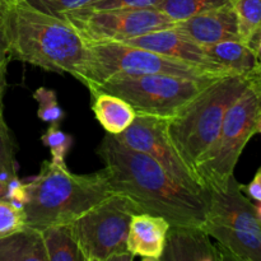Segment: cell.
Segmentation results:
<instances>
[{"label":"cell","mask_w":261,"mask_h":261,"mask_svg":"<svg viewBox=\"0 0 261 261\" xmlns=\"http://www.w3.org/2000/svg\"><path fill=\"white\" fill-rule=\"evenodd\" d=\"M112 193L132 199L142 213L167 219L172 226H203L206 196L181 185L155 160L107 133L97 148Z\"/></svg>","instance_id":"1"},{"label":"cell","mask_w":261,"mask_h":261,"mask_svg":"<svg viewBox=\"0 0 261 261\" xmlns=\"http://www.w3.org/2000/svg\"><path fill=\"white\" fill-rule=\"evenodd\" d=\"M10 60L53 73L83 75L87 43L65 18L36 9L25 0H14L10 9Z\"/></svg>","instance_id":"2"},{"label":"cell","mask_w":261,"mask_h":261,"mask_svg":"<svg viewBox=\"0 0 261 261\" xmlns=\"http://www.w3.org/2000/svg\"><path fill=\"white\" fill-rule=\"evenodd\" d=\"M25 226L42 231L54 224L74 223L86 212L112 195L105 171L78 175L45 161L37 176L25 181Z\"/></svg>","instance_id":"3"},{"label":"cell","mask_w":261,"mask_h":261,"mask_svg":"<svg viewBox=\"0 0 261 261\" xmlns=\"http://www.w3.org/2000/svg\"><path fill=\"white\" fill-rule=\"evenodd\" d=\"M247 87L246 78L222 76L203 89L178 114L168 119L171 140L184 162L194 172L199 158L218 137L228 109Z\"/></svg>","instance_id":"4"},{"label":"cell","mask_w":261,"mask_h":261,"mask_svg":"<svg viewBox=\"0 0 261 261\" xmlns=\"http://www.w3.org/2000/svg\"><path fill=\"white\" fill-rule=\"evenodd\" d=\"M260 117L259 96L249 86L229 107L218 137L196 163L195 172L206 191L227 185L245 147L257 134Z\"/></svg>","instance_id":"5"},{"label":"cell","mask_w":261,"mask_h":261,"mask_svg":"<svg viewBox=\"0 0 261 261\" xmlns=\"http://www.w3.org/2000/svg\"><path fill=\"white\" fill-rule=\"evenodd\" d=\"M87 43V63L79 82L88 89L109 79L126 76L167 75L200 78L212 75L200 66L191 65L153 51L122 42ZM219 78V76H218Z\"/></svg>","instance_id":"6"},{"label":"cell","mask_w":261,"mask_h":261,"mask_svg":"<svg viewBox=\"0 0 261 261\" xmlns=\"http://www.w3.org/2000/svg\"><path fill=\"white\" fill-rule=\"evenodd\" d=\"M216 79L218 76L186 78L153 74L109 79L88 91L89 93L107 92L121 97L132 105L137 114L171 119Z\"/></svg>","instance_id":"7"},{"label":"cell","mask_w":261,"mask_h":261,"mask_svg":"<svg viewBox=\"0 0 261 261\" xmlns=\"http://www.w3.org/2000/svg\"><path fill=\"white\" fill-rule=\"evenodd\" d=\"M139 206L121 194L114 193L79 217L73 223L86 261H133L127 250V234Z\"/></svg>","instance_id":"8"},{"label":"cell","mask_w":261,"mask_h":261,"mask_svg":"<svg viewBox=\"0 0 261 261\" xmlns=\"http://www.w3.org/2000/svg\"><path fill=\"white\" fill-rule=\"evenodd\" d=\"M63 18L73 24L86 42H124L153 31L175 27L177 23L157 8L145 9H75Z\"/></svg>","instance_id":"9"},{"label":"cell","mask_w":261,"mask_h":261,"mask_svg":"<svg viewBox=\"0 0 261 261\" xmlns=\"http://www.w3.org/2000/svg\"><path fill=\"white\" fill-rule=\"evenodd\" d=\"M115 137L127 147L150 155L189 190L208 195L198 175L184 162L176 150L168 134V117L137 114L133 124Z\"/></svg>","instance_id":"10"},{"label":"cell","mask_w":261,"mask_h":261,"mask_svg":"<svg viewBox=\"0 0 261 261\" xmlns=\"http://www.w3.org/2000/svg\"><path fill=\"white\" fill-rule=\"evenodd\" d=\"M239 233L261 236V223L256 217L255 204L241 190L234 176L222 189L208 191L205 221Z\"/></svg>","instance_id":"11"},{"label":"cell","mask_w":261,"mask_h":261,"mask_svg":"<svg viewBox=\"0 0 261 261\" xmlns=\"http://www.w3.org/2000/svg\"><path fill=\"white\" fill-rule=\"evenodd\" d=\"M122 43L142 47L191 65L200 66L201 69L216 76H228V74L216 63L212 60L205 53L203 46L196 43L186 36L182 31L177 27L165 28V30L153 31L145 33L143 36L124 41Z\"/></svg>","instance_id":"12"},{"label":"cell","mask_w":261,"mask_h":261,"mask_svg":"<svg viewBox=\"0 0 261 261\" xmlns=\"http://www.w3.org/2000/svg\"><path fill=\"white\" fill-rule=\"evenodd\" d=\"M218 246L203 226H172L160 261H223Z\"/></svg>","instance_id":"13"},{"label":"cell","mask_w":261,"mask_h":261,"mask_svg":"<svg viewBox=\"0 0 261 261\" xmlns=\"http://www.w3.org/2000/svg\"><path fill=\"white\" fill-rule=\"evenodd\" d=\"M176 27L200 46L240 40L239 22L231 4L200 13L178 22Z\"/></svg>","instance_id":"14"},{"label":"cell","mask_w":261,"mask_h":261,"mask_svg":"<svg viewBox=\"0 0 261 261\" xmlns=\"http://www.w3.org/2000/svg\"><path fill=\"white\" fill-rule=\"evenodd\" d=\"M170 227V222L161 216L134 214L127 234V250L134 257L139 256L145 261H160Z\"/></svg>","instance_id":"15"},{"label":"cell","mask_w":261,"mask_h":261,"mask_svg":"<svg viewBox=\"0 0 261 261\" xmlns=\"http://www.w3.org/2000/svg\"><path fill=\"white\" fill-rule=\"evenodd\" d=\"M92 97V111L97 121L111 135H119L134 121L137 112L124 98L107 92H94Z\"/></svg>","instance_id":"16"},{"label":"cell","mask_w":261,"mask_h":261,"mask_svg":"<svg viewBox=\"0 0 261 261\" xmlns=\"http://www.w3.org/2000/svg\"><path fill=\"white\" fill-rule=\"evenodd\" d=\"M204 50L228 75L249 79L256 66L254 50L242 41H223L205 46Z\"/></svg>","instance_id":"17"},{"label":"cell","mask_w":261,"mask_h":261,"mask_svg":"<svg viewBox=\"0 0 261 261\" xmlns=\"http://www.w3.org/2000/svg\"><path fill=\"white\" fill-rule=\"evenodd\" d=\"M0 261H47L41 231L24 226L0 239Z\"/></svg>","instance_id":"18"},{"label":"cell","mask_w":261,"mask_h":261,"mask_svg":"<svg viewBox=\"0 0 261 261\" xmlns=\"http://www.w3.org/2000/svg\"><path fill=\"white\" fill-rule=\"evenodd\" d=\"M47 261H86L73 223L48 226L41 231Z\"/></svg>","instance_id":"19"},{"label":"cell","mask_w":261,"mask_h":261,"mask_svg":"<svg viewBox=\"0 0 261 261\" xmlns=\"http://www.w3.org/2000/svg\"><path fill=\"white\" fill-rule=\"evenodd\" d=\"M231 4V0H162L157 9L178 23L208 10Z\"/></svg>","instance_id":"20"},{"label":"cell","mask_w":261,"mask_h":261,"mask_svg":"<svg viewBox=\"0 0 261 261\" xmlns=\"http://www.w3.org/2000/svg\"><path fill=\"white\" fill-rule=\"evenodd\" d=\"M239 22L240 40L249 45L261 31V0H231Z\"/></svg>","instance_id":"21"},{"label":"cell","mask_w":261,"mask_h":261,"mask_svg":"<svg viewBox=\"0 0 261 261\" xmlns=\"http://www.w3.org/2000/svg\"><path fill=\"white\" fill-rule=\"evenodd\" d=\"M15 152L17 143L5 122L3 111H0V180L4 182H9L12 178L18 176Z\"/></svg>","instance_id":"22"},{"label":"cell","mask_w":261,"mask_h":261,"mask_svg":"<svg viewBox=\"0 0 261 261\" xmlns=\"http://www.w3.org/2000/svg\"><path fill=\"white\" fill-rule=\"evenodd\" d=\"M41 142L50 149L51 162L59 166H65V158L73 145V137L60 129L59 124H50L46 133L41 137Z\"/></svg>","instance_id":"23"},{"label":"cell","mask_w":261,"mask_h":261,"mask_svg":"<svg viewBox=\"0 0 261 261\" xmlns=\"http://www.w3.org/2000/svg\"><path fill=\"white\" fill-rule=\"evenodd\" d=\"M33 98L38 103L37 117L48 124H60L65 117V112L58 102V96L54 89L40 87L33 92Z\"/></svg>","instance_id":"24"},{"label":"cell","mask_w":261,"mask_h":261,"mask_svg":"<svg viewBox=\"0 0 261 261\" xmlns=\"http://www.w3.org/2000/svg\"><path fill=\"white\" fill-rule=\"evenodd\" d=\"M24 226L23 209L8 200H0V239L19 231Z\"/></svg>","instance_id":"25"},{"label":"cell","mask_w":261,"mask_h":261,"mask_svg":"<svg viewBox=\"0 0 261 261\" xmlns=\"http://www.w3.org/2000/svg\"><path fill=\"white\" fill-rule=\"evenodd\" d=\"M25 2L41 12L63 18L65 13L86 7L93 0H25Z\"/></svg>","instance_id":"26"},{"label":"cell","mask_w":261,"mask_h":261,"mask_svg":"<svg viewBox=\"0 0 261 261\" xmlns=\"http://www.w3.org/2000/svg\"><path fill=\"white\" fill-rule=\"evenodd\" d=\"M14 0H0V66H8L10 50V9Z\"/></svg>","instance_id":"27"},{"label":"cell","mask_w":261,"mask_h":261,"mask_svg":"<svg viewBox=\"0 0 261 261\" xmlns=\"http://www.w3.org/2000/svg\"><path fill=\"white\" fill-rule=\"evenodd\" d=\"M161 3H162V0H93L91 4L79 8V9H145V8H158Z\"/></svg>","instance_id":"28"},{"label":"cell","mask_w":261,"mask_h":261,"mask_svg":"<svg viewBox=\"0 0 261 261\" xmlns=\"http://www.w3.org/2000/svg\"><path fill=\"white\" fill-rule=\"evenodd\" d=\"M241 190L249 199L255 200L256 203H261V166L257 168L251 182L247 184V185L241 184Z\"/></svg>","instance_id":"29"},{"label":"cell","mask_w":261,"mask_h":261,"mask_svg":"<svg viewBox=\"0 0 261 261\" xmlns=\"http://www.w3.org/2000/svg\"><path fill=\"white\" fill-rule=\"evenodd\" d=\"M7 66H0V111H3V99H4L5 91H7Z\"/></svg>","instance_id":"30"},{"label":"cell","mask_w":261,"mask_h":261,"mask_svg":"<svg viewBox=\"0 0 261 261\" xmlns=\"http://www.w3.org/2000/svg\"><path fill=\"white\" fill-rule=\"evenodd\" d=\"M7 193H8V182H4L0 180V200H7Z\"/></svg>","instance_id":"31"},{"label":"cell","mask_w":261,"mask_h":261,"mask_svg":"<svg viewBox=\"0 0 261 261\" xmlns=\"http://www.w3.org/2000/svg\"><path fill=\"white\" fill-rule=\"evenodd\" d=\"M249 86L251 87L252 89H254L256 93H259V92H261V78L256 79V81L251 82V83H249Z\"/></svg>","instance_id":"32"},{"label":"cell","mask_w":261,"mask_h":261,"mask_svg":"<svg viewBox=\"0 0 261 261\" xmlns=\"http://www.w3.org/2000/svg\"><path fill=\"white\" fill-rule=\"evenodd\" d=\"M255 212H256V217L259 219V222L261 223V203L255 204Z\"/></svg>","instance_id":"33"},{"label":"cell","mask_w":261,"mask_h":261,"mask_svg":"<svg viewBox=\"0 0 261 261\" xmlns=\"http://www.w3.org/2000/svg\"><path fill=\"white\" fill-rule=\"evenodd\" d=\"M257 133H259V134H261V117H260L259 125H257Z\"/></svg>","instance_id":"34"},{"label":"cell","mask_w":261,"mask_h":261,"mask_svg":"<svg viewBox=\"0 0 261 261\" xmlns=\"http://www.w3.org/2000/svg\"><path fill=\"white\" fill-rule=\"evenodd\" d=\"M257 96H259V106H260V111H261V92L257 93Z\"/></svg>","instance_id":"35"}]
</instances>
